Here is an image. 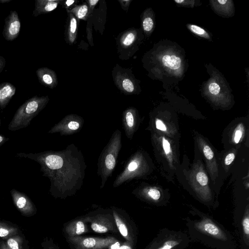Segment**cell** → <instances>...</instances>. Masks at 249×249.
<instances>
[{
    "instance_id": "cell-1",
    "label": "cell",
    "mask_w": 249,
    "mask_h": 249,
    "mask_svg": "<svg viewBox=\"0 0 249 249\" xmlns=\"http://www.w3.org/2000/svg\"><path fill=\"white\" fill-rule=\"evenodd\" d=\"M15 157L29 159L40 164L43 176L50 179L49 192L55 198L65 199L71 196L83 184L87 165L81 151L73 143L60 151L20 152Z\"/></svg>"
},
{
    "instance_id": "cell-2",
    "label": "cell",
    "mask_w": 249,
    "mask_h": 249,
    "mask_svg": "<svg viewBox=\"0 0 249 249\" xmlns=\"http://www.w3.org/2000/svg\"><path fill=\"white\" fill-rule=\"evenodd\" d=\"M195 217L183 218L190 242H199L212 249H236V241L223 225L210 215L195 208L190 211Z\"/></svg>"
},
{
    "instance_id": "cell-3",
    "label": "cell",
    "mask_w": 249,
    "mask_h": 249,
    "mask_svg": "<svg viewBox=\"0 0 249 249\" xmlns=\"http://www.w3.org/2000/svg\"><path fill=\"white\" fill-rule=\"evenodd\" d=\"M122 146V133L116 129L98 158L97 173L101 179L100 189L103 188L108 178L112 176Z\"/></svg>"
},
{
    "instance_id": "cell-4",
    "label": "cell",
    "mask_w": 249,
    "mask_h": 249,
    "mask_svg": "<svg viewBox=\"0 0 249 249\" xmlns=\"http://www.w3.org/2000/svg\"><path fill=\"white\" fill-rule=\"evenodd\" d=\"M48 95L35 96L27 100L17 109L8 125L10 131H16L28 127L32 120L46 106Z\"/></svg>"
},
{
    "instance_id": "cell-5",
    "label": "cell",
    "mask_w": 249,
    "mask_h": 249,
    "mask_svg": "<svg viewBox=\"0 0 249 249\" xmlns=\"http://www.w3.org/2000/svg\"><path fill=\"white\" fill-rule=\"evenodd\" d=\"M190 242L186 232L164 228L159 231L145 249H185Z\"/></svg>"
},
{
    "instance_id": "cell-6",
    "label": "cell",
    "mask_w": 249,
    "mask_h": 249,
    "mask_svg": "<svg viewBox=\"0 0 249 249\" xmlns=\"http://www.w3.org/2000/svg\"><path fill=\"white\" fill-rule=\"evenodd\" d=\"M148 165L145 157L143 153L137 151L126 161L123 170L115 179L113 187H119L124 183L138 178L145 174Z\"/></svg>"
},
{
    "instance_id": "cell-7",
    "label": "cell",
    "mask_w": 249,
    "mask_h": 249,
    "mask_svg": "<svg viewBox=\"0 0 249 249\" xmlns=\"http://www.w3.org/2000/svg\"><path fill=\"white\" fill-rule=\"evenodd\" d=\"M191 173V183L197 197L205 205L215 209L217 205L208 186V178L203 167L196 165Z\"/></svg>"
},
{
    "instance_id": "cell-8",
    "label": "cell",
    "mask_w": 249,
    "mask_h": 249,
    "mask_svg": "<svg viewBox=\"0 0 249 249\" xmlns=\"http://www.w3.org/2000/svg\"><path fill=\"white\" fill-rule=\"evenodd\" d=\"M82 217L86 223L90 224L91 230L96 233L119 232L111 209L98 210Z\"/></svg>"
},
{
    "instance_id": "cell-9",
    "label": "cell",
    "mask_w": 249,
    "mask_h": 249,
    "mask_svg": "<svg viewBox=\"0 0 249 249\" xmlns=\"http://www.w3.org/2000/svg\"><path fill=\"white\" fill-rule=\"evenodd\" d=\"M110 209L118 232L126 241L135 247L138 231L135 223L124 210L115 207H111Z\"/></svg>"
},
{
    "instance_id": "cell-10",
    "label": "cell",
    "mask_w": 249,
    "mask_h": 249,
    "mask_svg": "<svg viewBox=\"0 0 249 249\" xmlns=\"http://www.w3.org/2000/svg\"><path fill=\"white\" fill-rule=\"evenodd\" d=\"M119 58L129 59L137 51L139 44V30L129 28L120 33L116 38Z\"/></svg>"
},
{
    "instance_id": "cell-11",
    "label": "cell",
    "mask_w": 249,
    "mask_h": 249,
    "mask_svg": "<svg viewBox=\"0 0 249 249\" xmlns=\"http://www.w3.org/2000/svg\"><path fill=\"white\" fill-rule=\"evenodd\" d=\"M66 238L71 249H106L118 240L113 236L98 237L78 236Z\"/></svg>"
},
{
    "instance_id": "cell-12",
    "label": "cell",
    "mask_w": 249,
    "mask_h": 249,
    "mask_svg": "<svg viewBox=\"0 0 249 249\" xmlns=\"http://www.w3.org/2000/svg\"><path fill=\"white\" fill-rule=\"evenodd\" d=\"M114 84L121 92L125 95L135 94L137 85L132 71L117 64L112 71Z\"/></svg>"
},
{
    "instance_id": "cell-13",
    "label": "cell",
    "mask_w": 249,
    "mask_h": 249,
    "mask_svg": "<svg viewBox=\"0 0 249 249\" xmlns=\"http://www.w3.org/2000/svg\"><path fill=\"white\" fill-rule=\"evenodd\" d=\"M233 225L241 249H249V206L237 210L233 216Z\"/></svg>"
},
{
    "instance_id": "cell-14",
    "label": "cell",
    "mask_w": 249,
    "mask_h": 249,
    "mask_svg": "<svg viewBox=\"0 0 249 249\" xmlns=\"http://www.w3.org/2000/svg\"><path fill=\"white\" fill-rule=\"evenodd\" d=\"M84 118L76 114H70L55 124L48 131L49 134L59 133L61 136L73 135L79 132L84 124Z\"/></svg>"
},
{
    "instance_id": "cell-15",
    "label": "cell",
    "mask_w": 249,
    "mask_h": 249,
    "mask_svg": "<svg viewBox=\"0 0 249 249\" xmlns=\"http://www.w3.org/2000/svg\"><path fill=\"white\" fill-rule=\"evenodd\" d=\"M10 194L15 206L22 215L31 216L36 213V206L26 195L16 189H11Z\"/></svg>"
},
{
    "instance_id": "cell-16",
    "label": "cell",
    "mask_w": 249,
    "mask_h": 249,
    "mask_svg": "<svg viewBox=\"0 0 249 249\" xmlns=\"http://www.w3.org/2000/svg\"><path fill=\"white\" fill-rule=\"evenodd\" d=\"M21 23L16 11L10 12L4 20L2 36L7 41H13L18 36L20 31Z\"/></svg>"
},
{
    "instance_id": "cell-17",
    "label": "cell",
    "mask_w": 249,
    "mask_h": 249,
    "mask_svg": "<svg viewBox=\"0 0 249 249\" xmlns=\"http://www.w3.org/2000/svg\"><path fill=\"white\" fill-rule=\"evenodd\" d=\"M122 122L123 129L127 138L132 140L139 125L138 111L133 107L126 108L122 113Z\"/></svg>"
},
{
    "instance_id": "cell-18",
    "label": "cell",
    "mask_w": 249,
    "mask_h": 249,
    "mask_svg": "<svg viewBox=\"0 0 249 249\" xmlns=\"http://www.w3.org/2000/svg\"><path fill=\"white\" fill-rule=\"evenodd\" d=\"M138 198L155 205L162 202L160 192L157 188L150 187H139L132 191Z\"/></svg>"
},
{
    "instance_id": "cell-19",
    "label": "cell",
    "mask_w": 249,
    "mask_h": 249,
    "mask_svg": "<svg viewBox=\"0 0 249 249\" xmlns=\"http://www.w3.org/2000/svg\"><path fill=\"white\" fill-rule=\"evenodd\" d=\"M63 233L66 238L80 236L89 231L87 223L82 217L74 219L64 226Z\"/></svg>"
},
{
    "instance_id": "cell-20",
    "label": "cell",
    "mask_w": 249,
    "mask_h": 249,
    "mask_svg": "<svg viewBox=\"0 0 249 249\" xmlns=\"http://www.w3.org/2000/svg\"><path fill=\"white\" fill-rule=\"evenodd\" d=\"M39 82L44 86L53 89L58 84V79L55 72L47 67H41L36 71Z\"/></svg>"
},
{
    "instance_id": "cell-21",
    "label": "cell",
    "mask_w": 249,
    "mask_h": 249,
    "mask_svg": "<svg viewBox=\"0 0 249 249\" xmlns=\"http://www.w3.org/2000/svg\"><path fill=\"white\" fill-rule=\"evenodd\" d=\"M79 20L71 13H68L65 31V39L70 45H73L77 37Z\"/></svg>"
},
{
    "instance_id": "cell-22",
    "label": "cell",
    "mask_w": 249,
    "mask_h": 249,
    "mask_svg": "<svg viewBox=\"0 0 249 249\" xmlns=\"http://www.w3.org/2000/svg\"><path fill=\"white\" fill-rule=\"evenodd\" d=\"M198 143L201 150L205 158L207 160L210 173L212 178L217 174V168L214 159V153L206 142L200 138H197Z\"/></svg>"
},
{
    "instance_id": "cell-23",
    "label": "cell",
    "mask_w": 249,
    "mask_h": 249,
    "mask_svg": "<svg viewBox=\"0 0 249 249\" xmlns=\"http://www.w3.org/2000/svg\"><path fill=\"white\" fill-rule=\"evenodd\" d=\"M62 0H36L33 16L36 17L47 14L55 9Z\"/></svg>"
},
{
    "instance_id": "cell-24",
    "label": "cell",
    "mask_w": 249,
    "mask_h": 249,
    "mask_svg": "<svg viewBox=\"0 0 249 249\" xmlns=\"http://www.w3.org/2000/svg\"><path fill=\"white\" fill-rule=\"evenodd\" d=\"M16 88L9 82L0 84V109H3L15 94Z\"/></svg>"
},
{
    "instance_id": "cell-25",
    "label": "cell",
    "mask_w": 249,
    "mask_h": 249,
    "mask_svg": "<svg viewBox=\"0 0 249 249\" xmlns=\"http://www.w3.org/2000/svg\"><path fill=\"white\" fill-rule=\"evenodd\" d=\"M161 62L164 67L172 70L180 68L181 65V59L174 54H166L161 58Z\"/></svg>"
},
{
    "instance_id": "cell-26",
    "label": "cell",
    "mask_w": 249,
    "mask_h": 249,
    "mask_svg": "<svg viewBox=\"0 0 249 249\" xmlns=\"http://www.w3.org/2000/svg\"><path fill=\"white\" fill-rule=\"evenodd\" d=\"M67 12L73 14L79 20L80 19L87 20L89 18V6L86 2L80 5H77Z\"/></svg>"
},
{
    "instance_id": "cell-27",
    "label": "cell",
    "mask_w": 249,
    "mask_h": 249,
    "mask_svg": "<svg viewBox=\"0 0 249 249\" xmlns=\"http://www.w3.org/2000/svg\"><path fill=\"white\" fill-rule=\"evenodd\" d=\"M18 229L15 226L0 221V238H9L17 235Z\"/></svg>"
},
{
    "instance_id": "cell-28",
    "label": "cell",
    "mask_w": 249,
    "mask_h": 249,
    "mask_svg": "<svg viewBox=\"0 0 249 249\" xmlns=\"http://www.w3.org/2000/svg\"><path fill=\"white\" fill-rule=\"evenodd\" d=\"M22 243V237L15 235L8 238L5 244L8 249H23Z\"/></svg>"
},
{
    "instance_id": "cell-29",
    "label": "cell",
    "mask_w": 249,
    "mask_h": 249,
    "mask_svg": "<svg viewBox=\"0 0 249 249\" xmlns=\"http://www.w3.org/2000/svg\"><path fill=\"white\" fill-rule=\"evenodd\" d=\"M154 21L147 12L143 14L142 19V28L145 34L150 33L154 27Z\"/></svg>"
},
{
    "instance_id": "cell-30",
    "label": "cell",
    "mask_w": 249,
    "mask_h": 249,
    "mask_svg": "<svg viewBox=\"0 0 249 249\" xmlns=\"http://www.w3.org/2000/svg\"><path fill=\"white\" fill-rule=\"evenodd\" d=\"M135 246L128 242L122 243L117 240L109 246L107 249H135Z\"/></svg>"
},
{
    "instance_id": "cell-31",
    "label": "cell",
    "mask_w": 249,
    "mask_h": 249,
    "mask_svg": "<svg viewBox=\"0 0 249 249\" xmlns=\"http://www.w3.org/2000/svg\"><path fill=\"white\" fill-rule=\"evenodd\" d=\"M190 30L196 35L203 37L206 38H209V34L203 28L196 25L189 24L188 25Z\"/></svg>"
},
{
    "instance_id": "cell-32",
    "label": "cell",
    "mask_w": 249,
    "mask_h": 249,
    "mask_svg": "<svg viewBox=\"0 0 249 249\" xmlns=\"http://www.w3.org/2000/svg\"><path fill=\"white\" fill-rule=\"evenodd\" d=\"M43 249H59V247L52 238H46L42 243Z\"/></svg>"
},
{
    "instance_id": "cell-33",
    "label": "cell",
    "mask_w": 249,
    "mask_h": 249,
    "mask_svg": "<svg viewBox=\"0 0 249 249\" xmlns=\"http://www.w3.org/2000/svg\"><path fill=\"white\" fill-rule=\"evenodd\" d=\"M77 2H78V1L76 0H67L65 1L62 0L60 4L62 5V6L66 9V11H68L76 6Z\"/></svg>"
},
{
    "instance_id": "cell-34",
    "label": "cell",
    "mask_w": 249,
    "mask_h": 249,
    "mask_svg": "<svg viewBox=\"0 0 249 249\" xmlns=\"http://www.w3.org/2000/svg\"><path fill=\"white\" fill-rule=\"evenodd\" d=\"M208 89L210 92L214 95H217L220 91L219 85L215 82H212L210 84Z\"/></svg>"
},
{
    "instance_id": "cell-35",
    "label": "cell",
    "mask_w": 249,
    "mask_h": 249,
    "mask_svg": "<svg viewBox=\"0 0 249 249\" xmlns=\"http://www.w3.org/2000/svg\"><path fill=\"white\" fill-rule=\"evenodd\" d=\"M243 127L241 126L235 129L233 136V140L235 143H237L239 142L243 135Z\"/></svg>"
},
{
    "instance_id": "cell-36",
    "label": "cell",
    "mask_w": 249,
    "mask_h": 249,
    "mask_svg": "<svg viewBox=\"0 0 249 249\" xmlns=\"http://www.w3.org/2000/svg\"><path fill=\"white\" fill-rule=\"evenodd\" d=\"M87 3L89 9V18L93 14L94 9L96 4L99 2V0H87L86 1Z\"/></svg>"
},
{
    "instance_id": "cell-37",
    "label": "cell",
    "mask_w": 249,
    "mask_h": 249,
    "mask_svg": "<svg viewBox=\"0 0 249 249\" xmlns=\"http://www.w3.org/2000/svg\"><path fill=\"white\" fill-rule=\"evenodd\" d=\"M162 144L165 154L167 156L170 155L171 152L170 144L168 140L164 137L162 138Z\"/></svg>"
},
{
    "instance_id": "cell-38",
    "label": "cell",
    "mask_w": 249,
    "mask_h": 249,
    "mask_svg": "<svg viewBox=\"0 0 249 249\" xmlns=\"http://www.w3.org/2000/svg\"><path fill=\"white\" fill-rule=\"evenodd\" d=\"M122 8L125 12H127L128 8L132 0H118Z\"/></svg>"
},
{
    "instance_id": "cell-39",
    "label": "cell",
    "mask_w": 249,
    "mask_h": 249,
    "mask_svg": "<svg viewBox=\"0 0 249 249\" xmlns=\"http://www.w3.org/2000/svg\"><path fill=\"white\" fill-rule=\"evenodd\" d=\"M155 125L157 129L161 130L162 131H166L167 130L166 127L164 124L160 119H157L155 121Z\"/></svg>"
},
{
    "instance_id": "cell-40",
    "label": "cell",
    "mask_w": 249,
    "mask_h": 249,
    "mask_svg": "<svg viewBox=\"0 0 249 249\" xmlns=\"http://www.w3.org/2000/svg\"><path fill=\"white\" fill-rule=\"evenodd\" d=\"M235 158V154L233 153L228 154L225 159V164L226 165H230L233 161Z\"/></svg>"
},
{
    "instance_id": "cell-41",
    "label": "cell",
    "mask_w": 249,
    "mask_h": 249,
    "mask_svg": "<svg viewBox=\"0 0 249 249\" xmlns=\"http://www.w3.org/2000/svg\"><path fill=\"white\" fill-rule=\"evenodd\" d=\"M5 65V59L2 56L0 55V73L3 70Z\"/></svg>"
},
{
    "instance_id": "cell-42",
    "label": "cell",
    "mask_w": 249,
    "mask_h": 249,
    "mask_svg": "<svg viewBox=\"0 0 249 249\" xmlns=\"http://www.w3.org/2000/svg\"><path fill=\"white\" fill-rule=\"evenodd\" d=\"M9 140V138L0 134V147Z\"/></svg>"
},
{
    "instance_id": "cell-43",
    "label": "cell",
    "mask_w": 249,
    "mask_h": 249,
    "mask_svg": "<svg viewBox=\"0 0 249 249\" xmlns=\"http://www.w3.org/2000/svg\"><path fill=\"white\" fill-rule=\"evenodd\" d=\"M12 0H0V2L2 4L10 2Z\"/></svg>"
},
{
    "instance_id": "cell-44",
    "label": "cell",
    "mask_w": 249,
    "mask_h": 249,
    "mask_svg": "<svg viewBox=\"0 0 249 249\" xmlns=\"http://www.w3.org/2000/svg\"><path fill=\"white\" fill-rule=\"evenodd\" d=\"M0 249H8L5 244H3L1 246Z\"/></svg>"
},
{
    "instance_id": "cell-45",
    "label": "cell",
    "mask_w": 249,
    "mask_h": 249,
    "mask_svg": "<svg viewBox=\"0 0 249 249\" xmlns=\"http://www.w3.org/2000/svg\"><path fill=\"white\" fill-rule=\"evenodd\" d=\"M1 119H0V126H1Z\"/></svg>"
}]
</instances>
